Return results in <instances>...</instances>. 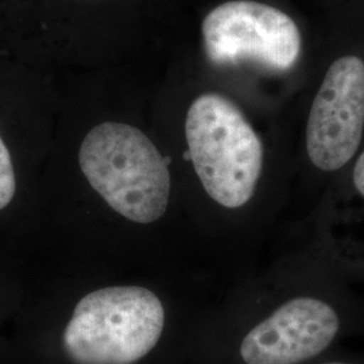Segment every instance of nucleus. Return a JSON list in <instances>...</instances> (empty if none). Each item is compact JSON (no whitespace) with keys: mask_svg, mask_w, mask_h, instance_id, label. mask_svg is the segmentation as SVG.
Masks as SVG:
<instances>
[{"mask_svg":"<svg viewBox=\"0 0 364 364\" xmlns=\"http://www.w3.org/2000/svg\"><path fill=\"white\" fill-rule=\"evenodd\" d=\"M78 159L92 188L126 219L149 224L166 212L168 159L142 131L123 123H102L84 138Z\"/></svg>","mask_w":364,"mask_h":364,"instance_id":"f257e3e1","label":"nucleus"},{"mask_svg":"<svg viewBox=\"0 0 364 364\" xmlns=\"http://www.w3.org/2000/svg\"><path fill=\"white\" fill-rule=\"evenodd\" d=\"M185 134L205 192L225 208L247 204L263 168V144L243 112L221 95H201L188 111Z\"/></svg>","mask_w":364,"mask_h":364,"instance_id":"f03ea898","label":"nucleus"},{"mask_svg":"<svg viewBox=\"0 0 364 364\" xmlns=\"http://www.w3.org/2000/svg\"><path fill=\"white\" fill-rule=\"evenodd\" d=\"M165 309L144 287L95 290L80 299L64 332V347L76 364H134L159 341Z\"/></svg>","mask_w":364,"mask_h":364,"instance_id":"7ed1b4c3","label":"nucleus"},{"mask_svg":"<svg viewBox=\"0 0 364 364\" xmlns=\"http://www.w3.org/2000/svg\"><path fill=\"white\" fill-rule=\"evenodd\" d=\"M204 48L216 65L254 64L284 72L297 64L301 34L287 14L252 0H231L203 22Z\"/></svg>","mask_w":364,"mask_h":364,"instance_id":"20e7f679","label":"nucleus"},{"mask_svg":"<svg viewBox=\"0 0 364 364\" xmlns=\"http://www.w3.org/2000/svg\"><path fill=\"white\" fill-rule=\"evenodd\" d=\"M364 61L346 55L329 66L306 126V150L313 165L333 171L347 165L362 142Z\"/></svg>","mask_w":364,"mask_h":364,"instance_id":"39448f33","label":"nucleus"},{"mask_svg":"<svg viewBox=\"0 0 364 364\" xmlns=\"http://www.w3.org/2000/svg\"><path fill=\"white\" fill-rule=\"evenodd\" d=\"M338 313L324 301H287L254 326L240 346L247 364H299L324 351L338 335Z\"/></svg>","mask_w":364,"mask_h":364,"instance_id":"423d86ee","label":"nucleus"},{"mask_svg":"<svg viewBox=\"0 0 364 364\" xmlns=\"http://www.w3.org/2000/svg\"><path fill=\"white\" fill-rule=\"evenodd\" d=\"M16 191V180L14 171L13 159L7 146L0 136V210L6 208Z\"/></svg>","mask_w":364,"mask_h":364,"instance_id":"0eeeda50","label":"nucleus"},{"mask_svg":"<svg viewBox=\"0 0 364 364\" xmlns=\"http://www.w3.org/2000/svg\"><path fill=\"white\" fill-rule=\"evenodd\" d=\"M353 185L359 191L360 195L364 196V153L359 156L355 169H353Z\"/></svg>","mask_w":364,"mask_h":364,"instance_id":"6e6552de","label":"nucleus"},{"mask_svg":"<svg viewBox=\"0 0 364 364\" xmlns=\"http://www.w3.org/2000/svg\"><path fill=\"white\" fill-rule=\"evenodd\" d=\"M326 364H347V363H326Z\"/></svg>","mask_w":364,"mask_h":364,"instance_id":"1a4fd4ad","label":"nucleus"}]
</instances>
